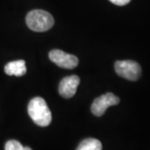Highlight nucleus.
Segmentation results:
<instances>
[{"label":"nucleus","instance_id":"f257e3e1","mask_svg":"<svg viewBox=\"0 0 150 150\" xmlns=\"http://www.w3.org/2000/svg\"><path fill=\"white\" fill-rule=\"evenodd\" d=\"M28 112L32 120L38 126L47 127L52 121V113L43 98H33L28 103Z\"/></svg>","mask_w":150,"mask_h":150},{"label":"nucleus","instance_id":"f03ea898","mask_svg":"<svg viewBox=\"0 0 150 150\" xmlns=\"http://www.w3.org/2000/svg\"><path fill=\"white\" fill-rule=\"evenodd\" d=\"M26 23L33 31L45 32L54 26V19L47 11L35 9L27 14Z\"/></svg>","mask_w":150,"mask_h":150},{"label":"nucleus","instance_id":"7ed1b4c3","mask_svg":"<svg viewBox=\"0 0 150 150\" xmlns=\"http://www.w3.org/2000/svg\"><path fill=\"white\" fill-rule=\"evenodd\" d=\"M114 68L118 76L130 81L138 80L142 74L141 66L132 60L117 61Z\"/></svg>","mask_w":150,"mask_h":150},{"label":"nucleus","instance_id":"20e7f679","mask_svg":"<svg viewBox=\"0 0 150 150\" xmlns=\"http://www.w3.org/2000/svg\"><path fill=\"white\" fill-rule=\"evenodd\" d=\"M119 98L112 93H107L94 99L91 106V111L95 116L100 117L104 114L107 108L110 106L119 103Z\"/></svg>","mask_w":150,"mask_h":150},{"label":"nucleus","instance_id":"39448f33","mask_svg":"<svg viewBox=\"0 0 150 150\" xmlns=\"http://www.w3.org/2000/svg\"><path fill=\"white\" fill-rule=\"evenodd\" d=\"M48 56L53 63L63 69H73L79 64V59L76 56L73 54H67L59 49L52 50L49 53Z\"/></svg>","mask_w":150,"mask_h":150},{"label":"nucleus","instance_id":"423d86ee","mask_svg":"<svg viewBox=\"0 0 150 150\" xmlns=\"http://www.w3.org/2000/svg\"><path fill=\"white\" fill-rule=\"evenodd\" d=\"M79 83L80 79L77 75H71L63 79L59 83V94L65 98H72L76 93Z\"/></svg>","mask_w":150,"mask_h":150},{"label":"nucleus","instance_id":"0eeeda50","mask_svg":"<svg viewBox=\"0 0 150 150\" xmlns=\"http://www.w3.org/2000/svg\"><path fill=\"white\" fill-rule=\"evenodd\" d=\"M4 72L6 74L9 76H18L20 77L26 74L27 68L24 60H16L12 61L7 64L4 67Z\"/></svg>","mask_w":150,"mask_h":150},{"label":"nucleus","instance_id":"6e6552de","mask_svg":"<svg viewBox=\"0 0 150 150\" xmlns=\"http://www.w3.org/2000/svg\"><path fill=\"white\" fill-rule=\"evenodd\" d=\"M101 142L96 139H87L83 140L76 150H102Z\"/></svg>","mask_w":150,"mask_h":150},{"label":"nucleus","instance_id":"1a4fd4ad","mask_svg":"<svg viewBox=\"0 0 150 150\" xmlns=\"http://www.w3.org/2000/svg\"><path fill=\"white\" fill-rule=\"evenodd\" d=\"M5 150H32L29 147H23L17 140H9L6 143Z\"/></svg>","mask_w":150,"mask_h":150},{"label":"nucleus","instance_id":"9d476101","mask_svg":"<svg viewBox=\"0 0 150 150\" xmlns=\"http://www.w3.org/2000/svg\"><path fill=\"white\" fill-rule=\"evenodd\" d=\"M111 3L118 6H123L128 4L131 0H109Z\"/></svg>","mask_w":150,"mask_h":150}]
</instances>
